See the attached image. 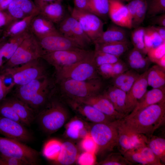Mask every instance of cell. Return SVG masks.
Instances as JSON below:
<instances>
[{"label":"cell","mask_w":165,"mask_h":165,"mask_svg":"<svg viewBox=\"0 0 165 165\" xmlns=\"http://www.w3.org/2000/svg\"><path fill=\"white\" fill-rule=\"evenodd\" d=\"M147 9L146 15L152 17L165 13V0H146Z\"/></svg>","instance_id":"39"},{"label":"cell","mask_w":165,"mask_h":165,"mask_svg":"<svg viewBox=\"0 0 165 165\" xmlns=\"http://www.w3.org/2000/svg\"><path fill=\"white\" fill-rule=\"evenodd\" d=\"M146 55L151 62L155 63L158 60L165 55V42L149 49L147 51Z\"/></svg>","instance_id":"43"},{"label":"cell","mask_w":165,"mask_h":165,"mask_svg":"<svg viewBox=\"0 0 165 165\" xmlns=\"http://www.w3.org/2000/svg\"><path fill=\"white\" fill-rule=\"evenodd\" d=\"M13 0H0V10L6 11L9 6Z\"/></svg>","instance_id":"60"},{"label":"cell","mask_w":165,"mask_h":165,"mask_svg":"<svg viewBox=\"0 0 165 165\" xmlns=\"http://www.w3.org/2000/svg\"><path fill=\"white\" fill-rule=\"evenodd\" d=\"M126 94L120 89L112 85L104 89L101 93L110 101L117 111L126 116Z\"/></svg>","instance_id":"23"},{"label":"cell","mask_w":165,"mask_h":165,"mask_svg":"<svg viewBox=\"0 0 165 165\" xmlns=\"http://www.w3.org/2000/svg\"><path fill=\"white\" fill-rule=\"evenodd\" d=\"M90 12L101 19L105 20L108 16L109 0H89Z\"/></svg>","instance_id":"32"},{"label":"cell","mask_w":165,"mask_h":165,"mask_svg":"<svg viewBox=\"0 0 165 165\" xmlns=\"http://www.w3.org/2000/svg\"><path fill=\"white\" fill-rule=\"evenodd\" d=\"M29 30L38 39L60 33L53 23L39 13L32 19Z\"/></svg>","instance_id":"20"},{"label":"cell","mask_w":165,"mask_h":165,"mask_svg":"<svg viewBox=\"0 0 165 165\" xmlns=\"http://www.w3.org/2000/svg\"><path fill=\"white\" fill-rule=\"evenodd\" d=\"M94 52L87 49L78 48L45 53L41 58L56 71L66 66L92 59Z\"/></svg>","instance_id":"8"},{"label":"cell","mask_w":165,"mask_h":165,"mask_svg":"<svg viewBox=\"0 0 165 165\" xmlns=\"http://www.w3.org/2000/svg\"><path fill=\"white\" fill-rule=\"evenodd\" d=\"M62 0H34V3L40 9L45 5L52 2L61 1Z\"/></svg>","instance_id":"58"},{"label":"cell","mask_w":165,"mask_h":165,"mask_svg":"<svg viewBox=\"0 0 165 165\" xmlns=\"http://www.w3.org/2000/svg\"><path fill=\"white\" fill-rule=\"evenodd\" d=\"M56 82L70 79L85 81L100 78L93 59L66 66L56 71Z\"/></svg>","instance_id":"10"},{"label":"cell","mask_w":165,"mask_h":165,"mask_svg":"<svg viewBox=\"0 0 165 165\" xmlns=\"http://www.w3.org/2000/svg\"><path fill=\"white\" fill-rule=\"evenodd\" d=\"M0 155L18 159L27 165H34L38 164L39 153L24 143L0 137Z\"/></svg>","instance_id":"7"},{"label":"cell","mask_w":165,"mask_h":165,"mask_svg":"<svg viewBox=\"0 0 165 165\" xmlns=\"http://www.w3.org/2000/svg\"><path fill=\"white\" fill-rule=\"evenodd\" d=\"M152 27L157 32L164 42H165V27L153 25Z\"/></svg>","instance_id":"59"},{"label":"cell","mask_w":165,"mask_h":165,"mask_svg":"<svg viewBox=\"0 0 165 165\" xmlns=\"http://www.w3.org/2000/svg\"><path fill=\"white\" fill-rule=\"evenodd\" d=\"M108 16L114 24L123 28H132V20L126 5L117 0H109Z\"/></svg>","instance_id":"18"},{"label":"cell","mask_w":165,"mask_h":165,"mask_svg":"<svg viewBox=\"0 0 165 165\" xmlns=\"http://www.w3.org/2000/svg\"><path fill=\"white\" fill-rule=\"evenodd\" d=\"M147 6L146 0H138L134 17L132 20V28L140 26L146 16Z\"/></svg>","instance_id":"36"},{"label":"cell","mask_w":165,"mask_h":165,"mask_svg":"<svg viewBox=\"0 0 165 165\" xmlns=\"http://www.w3.org/2000/svg\"><path fill=\"white\" fill-rule=\"evenodd\" d=\"M39 14L54 24H59L66 16L61 1L47 4L39 9Z\"/></svg>","instance_id":"25"},{"label":"cell","mask_w":165,"mask_h":165,"mask_svg":"<svg viewBox=\"0 0 165 165\" xmlns=\"http://www.w3.org/2000/svg\"><path fill=\"white\" fill-rule=\"evenodd\" d=\"M62 97L75 99L84 98L101 94L104 85L100 78L85 81L70 79L57 82Z\"/></svg>","instance_id":"3"},{"label":"cell","mask_w":165,"mask_h":165,"mask_svg":"<svg viewBox=\"0 0 165 165\" xmlns=\"http://www.w3.org/2000/svg\"><path fill=\"white\" fill-rule=\"evenodd\" d=\"M37 39L44 53L78 48L84 49L75 41L60 33Z\"/></svg>","instance_id":"15"},{"label":"cell","mask_w":165,"mask_h":165,"mask_svg":"<svg viewBox=\"0 0 165 165\" xmlns=\"http://www.w3.org/2000/svg\"><path fill=\"white\" fill-rule=\"evenodd\" d=\"M130 43L128 40L108 43L95 44V50L119 57L129 50Z\"/></svg>","instance_id":"28"},{"label":"cell","mask_w":165,"mask_h":165,"mask_svg":"<svg viewBox=\"0 0 165 165\" xmlns=\"http://www.w3.org/2000/svg\"><path fill=\"white\" fill-rule=\"evenodd\" d=\"M153 44V47L158 46L164 42L162 38L157 32L152 27V26L147 27Z\"/></svg>","instance_id":"54"},{"label":"cell","mask_w":165,"mask_h":165,"mask_svg":"<svg viewBox=\"0 0 165 165\" xmlns=\"http://www.w3.org/2000/svg\"><path fill=\"white\" fill-rule=\"evenodd\" d=\"M163 102H165V89L152 88L147 91L133 110L124 118L131 117L150 105Z\"/></svg>","instance_id":"21"},{"label":"cell","mask_w":165,"mask_h":165,"mask_svg":"<svg viewBox=\"0 0 165 165\" xmlns=\"http://www.w3.org/2000/svg\"><path fill=\"white\" fill-rule=\"evenodd\" d=\"M155 63L156 65L165 70V55L158 60Z\"/></svg>","instance_id":"61"},{"label":"cell","mask_w":165,"mask_h":165,"mask_svg":"<svg viewBox=\"0 0 165 165\" xmlns=\"http://www.w3.org/2000/svg\"><path fill=\"white\" fill-rule=\"evenodd\" d=\"M95 153L85 152L79 155L77 159L78 163L81 165H92L96 163Z\"/></svg>","instance_id":"47"},{"label":"cell","mask_w":165,"mask_h":165,"mask_svg":"<svg viewBox=\"0 0 165 165\" xmlns=\"http://www.w3.org/2000/svg\"><path fill=\"white\" fill-rule=\"evenodd\" d=\"M0 165H27L26 163L18 159L0 155Z\"/></svg>","instance_id":"53"},{"label":"cell","mask_w":165,"mask_h":165,"mask_svg":"<svg viewBox=\"0 0 165 165\" xmlns=\"http://www.w3.org/2000/svg\"><path fill=\"white\" fill-rule=\"evenodd\" d=\"M118 0L119 1H121L123 2H127V1L129 2L131 0Z\"/></svg>","instance_id":"63"},{"label":"cell","mask_w":165,"mask_h":165,"mask_svg":"<svg viewBox=\"0 0 165 165\" xmlns=\"http://www.w3.org/2000/svg\"><path fill=\"white\" fill-rule=\"evenodd\" d=\"M123 121L131 130L149 137L165 122V102L150 105Z\"/></svg>","instance_id":"1"},{"label":"cell","mask_w":165,"mask_h":165,"mask_svg":"<svg viewBox=\"0 0 165 165\" xmlns=\"http://www.w3.org/2000/svg\"><path fill=\"white\" fill-rule=\"evenodd\" d=\"M77 147L72 142L65 141L62 142L61 150L54 163L57 165H69L73 164L78 157Z\"/></svg>","instance_id":"26"},{"label":"cell","mask_w":165,"mask_h":165,"mask_svg":"<svg viewBox=\"0 0 165 165\" xmlns=\"http://www.w3.org/2000/svg\"><path fill=\"white\" fill-rule=\"evenodd\" d=\"M74 8L83 11L90 12L89 0H74Z\"/></svg>","instance_id":"56"},{"label":"cell","mask_w":165,"mask_h":165,"mask_svg":"<svg viewBox=\"0 0 165 165\" xmlns=\"http://www.w3.org/2000/svg\"><path fill=\"white\" fill-rule=\"evenodd\" d=\"M129 69L127 64L121 60L112 64V78Z\"/></svg>","instance_id":"51"},{"label":"cell","mask_w":165,"mask_h":165,"mask_svg":"<svg viewBox=\"0 0 165 165\" xmlns=\"http://www.w3.org/2000/svg\"><path fill=\"white\" fill-rule=\"evenodd\" d=\"M120 59L119 57L103 51H94L93 61L97 68L102 65L114 64Z\"/></svg>","instance_id":"35"},{"label":"cell","mask_w":165,"mask_h":165,"mask_svg":"<svg viewBox=\"0 0 165 165\" xmlns=\"http://www.w3.org/2000/svg\"><path fill=\"white\" fill-rule=\"evenodd\" d=\"M145 55L134 47L128 52L127 56V62L141 59L145 57Z\"/></svg>","instance_id":"55"},{"label":"cell","mask_w":165,"mask_h":165,"mask_svg":"<svg viewBox=\"0 0 165 165\" xmlns=\"http://www.w3.org/2000/svg\"><path fill=\"white\" fill-rule=\"evenodd\" d=\"M165 70L157 65H156L147 70L148 85L152 88L165 89Z\"/></svg>","instance_id":"29"},{"label":"cell","mask_w":165,"mask_h":165,"mask_svg":"<svg viewBox=\"0 0 165 165\" xmlns=\"http://www.w3.org/2000/svg\"><path fill=\"white\" fill-rule=\"evenodd\" d=\"M117 127L118 134L117 146L122 154L130 149L146 143L147 136L131 130L126 125L123 119L117 120Z\"/></svg>","instance_id":"12"},{"label":"cell","mask_w":165,"mask_h":165,"mask_svg":"<svg viewBox=\"0 0 165 165\" xmlns=\"http://www.w3.org/2000/svg\"><path fill=\"white\" fill-rule=\"evenodd\" d=\"M15 20L39 13V9L31 0H13L6 10Z\"/></svg>","instance_id":"19"},{"label":"cell","mask_w":165,"mask_h":165,"mask_svg":"<svg viewBox=\"0 0 165 165\" xmlns=\"http://www.w3.org/2000/svg\"><path fill=\"white\" fill-rule=\"evenodd\" d=\"M147 70L140 75L130 90L126 94L125 105L127 116L133 110L147 92L148 86Z\"/></svg>","instance_id":"16"},{"label":"cell","mask_w":165,"mask_h":165,"mask_svg":"<svg viewBox=\"0 0 165 165\" xmlns=\"http://www.w3.org/2000/svg\"><path fill=\"white\" fill-rule=\"evenodd\" d=\"M147 138L146 145L165 164V139L164 138L152 135Z\"/></svg>","instance_id":"31"},{"label":"cell","mask_w":165,"mask_h":165,"mask_svg":"<svg viewBox=\"0 0 165 165\" xmlns=\"http://www.w3.org/2000/svg\"><path fill=\"white\" fill-rule=\"evenodd\" d=\"M99 165H131L129 161L120 152H112L101 161L97 163Z\"/></svg>","instance_id":"38"},{"label":"cell","mask_w":165,"mask_h":165,"mask_svg":"<svg viewBox=\"0 0 165 165\" xmlns=\"http://www.w3.org/2000/svg\"><path fill=\"white\" fill-rule=\"evenodd\" d=\"M62 97L72 110L94 123H109L116 120L105 115L90 105L73 99Z\"/></svg>","instance_id":"14"},{"label":"cell","mask_w":165,"mask_h":165,"mask_svg":"<svg viewBox=\"0 0 165 165\" xmlns=\"http://www.w3.org/2000/svg\"><path fill=\"white\" fill-rule=\"evenodd\" d=\"M74 130L79 132L81 138H83L89 132H88L85 127V124L80 119L76 118L71 120L66 126Z\"/></svg>","instance_id":"45"},{"label":"cell","mask_w":165,"mask_h":165,"mask_svg":"<svg viewBox=\"0 0 165 165\" xmlns=\"http://www.w3.org/2000/svg\"><path fill=\"white\" fill-rule=\"evenodd\" d=\"M41 58L2 70V73L7 76H10L15 85H25L35 79L47 76L45 67L40 61Z\"/></svg>","instance_id":"9"},{"label":"cell","mask_w":165,"mask_h":165,"mask_svg":"<svg viewBox=\"0 0 165 165\" xmlns=\"http://www.w3.org/2000/svg\"><path fill=\"white\" fill-rule=\"evenodd\" d=\"M59 24L58 30L60 33L63 35L75 41L73 39L72 32L69 15L66 16Z\"/></svg>","instance_id":"46"},{"label":"cell","mask_w":165,"mask_h":165,"mask_svg":"<svg viewBox=\"0 0 165 165\" xmlns=\"http://www.w3.org/2000/svg\"><path fill=\"white\" fill-rule=\"evenodd\" d=\"M6 77L4 73L0 74V101L6 98L7 94L15 85L13 82L9 85H6L5 82Z\"/></svg>","instance_id":"48"},{"label":"cell","mask_w":165,"mask_h":165,"mask_svg":"<svg viewBox=\"0 0 165 165\" xmlns=\"http://www.w3.org/2000/svg\"><path fill=\"white\" fill-rule=\"evenodd\" d=\"M145 31V28L141 26L134 28L131 33V39L134 47L146 55L144 41Z\"/></svg>","instance_id":"34"},{"label":"cell","mask_w":165,"mask_h":165,"mask_svg":"<svg viewBox=\"0 0 165 165\" xmlns=\"http://www.w3.org/2000/svg\"><path fill=\"white\" fill-rule=\"evenodd\" d=\"M140 75L139 73L132 70L127 81L119 88L127 93L130 90Z\"/></svg>","instance_id":"49"},{"label":"cell","mask_w":165,"mask_h":165,"mask_svg":"<svg viewBox=\"0 0 165 165\" xmlns=\"http://www.w3.org/2000/svg\"><path fill=\"white\" fill-rule=\"evenodd\" d=\"M124 28L115 24L109 26L93 44L105 43L128 40Z\"/></svg>","instance_id":"24"},{"label":"cell","mask_w":165,"mask_h":165,"mask_svg":"<svg viewBox=\"0 0 165 165\" xmlns=\"http://www.w3.org/2000/svg\"><path fill=\"white\" fill-rule=\"evenodd\" d=\"M89 132L97 145V152L99 154L112 152L117 146V120L109 123H93Z\"/></svg>","instance_id":"5"},{"label":"cell","mask_w":165,"mask_h":165,"mask_svg":"<svg viewBox=\"0 0 165 165\" xmlns=\"http://www.w3.org/2000/svg\"><path fill=\"white\" fill-rule=\"evenodd\" d=\"M51 80L47 76L18 86L16 97L34 110L45 105L54 92Z\"/></svg>","instance_id":"2"},{"label":"cell","mask_w":165,"mask_h":165,"mask_svg":"<svg viewBox=\"0 0 165 165\" xmlns=\"http://www.w3.org/2000/svg\"><path fill=\"white\" fill-rule=\"evenodd\" d=\"M150 62L148 57L145 56L141 59L127 61L126 64L129 68L138 73L147 70Z\"/></svg>","instance_id":"42"},{"label":"cell","mask_w":165,"mask_h":165,"mask_svg":"<svg viewBox=\"0 0 165 165\" xmlns=\"http://www.w3.org/2000/svg\"><path fill=\"white\" fill-rule=\"evenodd\" d=\"M132 71V70L129 69L125 72L112 78V85L119 88L127 81Z\"/></svg>","instance_id":"50"},{"label":"cell","mask_w":165,"mask_h":165,"mask_svg":"<svg viewBox=\"0 0 165 165\" xmlns=\"http://www.w3.org/2000/svg\"><path fill=\"white\" fill-rule=\"evenodd\" d=\"M136 148L147 162L149 165H164L146 143L142 144Z\"/></svg>","instance_id":"37"},{"label":"cell","mask_w":165,"mask_h":165,"mask_svg":"<svg viewBox=\"0 0 165 165\" xmlns=\"http://www.w3.org/2000/svg\"><path fill=\"white\" fill-rule=\"evenodd\" d=\"M0 116L21 123L17 114L6 98L0 101Z\"/></svg>","instance_id":"40"},{"label":"cell","mask_w":165,"mask_h":165,"mask_svg":"<svg viewBox=\"0 0 165 165\" xmlns=\"http://www.w3.org/2000/svg\"><path fill=\"white\" fill-rule=\"evenodd\" d=\"M6 98L14 109L21 123L24 125H30L35 118L34 110L16 97Z\"/></svg>","instance_id":"22"},{"label":"cell","mask_w":165,"mask_h":165,"mask_svg":"<svg viewBox=\"0 0 165 165\" xmlns=\"http://www.w3.org/2000/svg\"><path fill=\"white\" fill-rule=\"evenodd\" d=\"M69 19L74 39L83 48L93 44L78 21L72 16L69 15Z\"/></svg>","instance_id":"30"},{"label":"cell","mask_w":165,"mask_h":165,"mask_svg":"<svg viewBox=\"0 0 165 165\" xmlns=\"http://www.w3.org/2000/svg\"><path fill=\"white\" fill-rule=\"evenodd\" d=\"M44 53L37 38L32 33L21 42L12 56L1 68L2 70L41 58Z\"/></svg>","instance_id":"6"},{"label":"cell","mask_w":165,"mask_h":165,"mask_svg":"<svg viewBox=\"0 0 165 165\" xmlns=\"http://www.w3.org/2000/svg\"><path fill=\"white\" fill-rule=\"evenodd\" d=\"M36 15H31L21 19L13 21L4 29L3 36L6 38H9L30 31L31 20Z\"/></svg>","instance_id":"27"},{"label":"cell","mask_w":165,"mask_h":165,"mask_svg":"<svg viewBox=\"0 0 165 165\" xmlns=\"http://www.w3.org/2000/svg\"><path fill=\"white\" fill-rule=\"evenodd\" d=\"M75 100L90 105L116 120L123 119L126 116L117 111L110 101L101 93L87 98Z\"/></svg>","instance_id":"17"},{"label":"cell","mask_w":165,"mask_h":165,"mask_svg":"<svg viewBox=\"0 0 165 165\" xmlns=\"http://www.w3.org/2000/svg\"><path fill=\"white\" fill-rule=\"evenodd\" d=\"M122 155L127 160L133 163L149 165L147 162L136 148L126 151Z\"/></svg>","instance_id":"41"},{"label":"cell","mask_w":165,"mask_h":165,"mask_svg":"<svg viewBox=\"0 0 165 165\" xmlns=\"http://www.w3.org/2000/svg\"><path fill=\"white\" fill-rule=\"evenodd\" d=\"M152 18V23L153 25L165 27V13L156 15Z\"/></svg>","instance_id":"57"},{"label":"cell","mask_w":165,"mask_h":165,"mask_svg":"<svg viewBox=\"0 0 165 165\" xmlns=\"http://www.w3.org/2000/svg\"><path fill=\"white\" fill-rule=\"evenodd\" d=\"M51 97L39 113L38 117L42 129L49 134L60 129L68 117V111L63 103L58 99H51Z\"/></svg>","instance_id":"4"},{"label":"cell","mask_w":165,"mask_h":165,"mask_svg":"<svg viewBox=\"0 0 165 165\" xmlns=\"http://www.w3.org/2000/svg\"><path fill=\"white\" fill-rule=\"evenodd\" d=\"M7 40V38L2 36L0 38V48L5 43Z\"/></svg>","instance_id":"62"},{"label":"cell","mask_w":165,"mask_h":165,"mask_svg":"<svg viewBox=\"0 0 165 165\" xmlns=\"http://www.w3.org/2000/svg\"><path fill=\"white\" fill-rule=\"evenodd\" d=\"M15 20L7 11L0 10V29H4Z\"/></svg>","instance_id":"52"},{"label":"cell","mask_w":165,"mask_h":165,"mask_svg":"<svg viewBox=\"0 0 165 165\" xmlns=\"http://www.w3.org/2000/svg\"><path fill=\"white\" fill-rule=\"evenodd\" d=\"M81 146L85 152L95 154L97 152V145L89 132L82 138Z\"/></svg>","instance_id":"44"},{"label":"cell","mask_w":165,"mask_h":165,"mask_svg":"<svg viewBox=\"0 0 165 165\" xmlns=\"http://www.w3.org/2000/svg\"><path fill=\"white\" fill-rule=\"evenodd\" d=\"M71 15L79 22L93 44L104 31V23L101 19L90 12L80 11L74 8Z\"/></svg>","instance_id":"11"},{"label":"cell","mask_w":165,"mask_h":165,"mask_svg":"<svg viewBox=\"0 0 165 165\" xmlns=\"http://www.w3.org/2000/svg\"><path fill=\"white\" fill-rule=\"evenodd\" d=\"M62 142L58 140L52 139L46 143L43 148V154L47 159L56 160L61 152Z\"/></svg>","instance_id":"33"},{"label":"cell","mask_w":165,"mask_h":165,"mask_svg":"<svg viewBox=\"0 0 165 165\" xmlns=\"http://www.w3.org/2000/svg\"><path fill=\"white\" fill-rule=\"evenodd\" d=\"M21 123L0 116V134L5 137L24 143L30 142L33 137Z\"/></svg>","instance_id":"13"}]
</instances>
